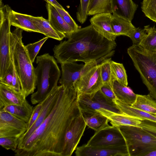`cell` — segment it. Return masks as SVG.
<instances>
[{
  "label": "cell",
  "instance_id": "cell-1",
  "mask_svg": "<svg viewBox=\"0 0 156 156\" xmlns=\"http://www.w3.org/2000/svg\"><path fill=\"white\" fill-rule=\"evenodd\" d=\"M82 114L74 87L64 88L50 113L23 142L15 156H62L66 133Z\"/></svg>",
  "mask_w": 156,
  "mask_h": 156
},
{
  "label": "cell",
  "instance_id": "cell-2",
  "mask_svg": "<svg viewBox=\"0 0 156 156\" xmlns=\"http://www.w3.org/2000/svg\"><path fill=\"white\" fill-rule=\"evenodd\" d=\"M67 38L53 49L54 56L60 64L79 61L99 64L113 55L116 46L115 41L105 38L91 24L73 31Z\"/></svg>",
  "mask_w": 156,
  "mask_h": 156
},
{
  "label": "cell",
  "instance_id": "cell-3",
  "mask_svg": "<svg viewBox=\"0 0 156 156\" xmlns=\"http://www.w3.org/2000/svg\"><path fill=\"white\" fill-rule=\"evenodd\" d=\"M22 29L16 28L10 35L11 61L20 80L21 91L26 98L36 89L35 68L22 41Z\"/></svg>",
  "mask_w": 156,
  "mask_h": 156
},
{
  "label": "cell",
  "instance_id": "cell-4",
  "mask_svg": "<svg viewBox=\"0 0 156 156\" xmlns=\"http://www.w3.org/2000/svg\"><path fill=\"white\" fill-rule=\"evenodd\" d=\"M35 68L37 91L32 94L30 101L33 105L38 104L56 86L61 71L54 57L45 53L37 57Z\"/></svg>",
  "mask_w": 156,
  "mask_h": 156
},
{
  "label": "cell",
  "instance_id": "cell-5",
  "mask_svg": "<svg viewBox=\"0 0 156 156\" xmlns=\"http://www.w3.org/2000/svg\"><path fill=\"white\" fill-rule=\"evenodd\" d=\"M127 53L149 91V94L156 100V51L133 44L128 48Z\"/></svg>",
  "mask_w": 156,
  "mask_h": 156
},
{
  "label": "cell",
  "instance_id": "cell-6",
  "mask_svg": "<svg viewBox=\"0 0 156 156\" xmlns=\"http://www.w3.org/2000/svg\"><path fill=\"white\" fill-rule=\"evenodd\" d=\"M118 127L124 138L130 156H144L146 153L156 149V137L141 127Z\"/></svg>",
  "mask_w": 156,
  "mask_h": 156
},
{
  "label": "cell",
  "instance_id": "cell-7",
  "mask_svg": "<svg viewBox=\"0 0 156 156\" xmlns=\"http://www.w3.org/2000/svg\"><path fill=\"white\" fill-rule=\"evenodd\" d=\"M12 10L7 5L0 8V79L5 77L11 63L10 35Z\"/></svg>",
  "mask_w": 156,
  "mask_h": 156
},
{
  "label": "cell",
  "instance_id": "cell-8",
  "mask_svg": "<svg viewBox=\"0 0 156 156\" xmlns=\"http://www.w3.org/2000/svg\"><path fill=\"white\" fill-rule=\"evenodd\" d=\"M78 95L81 110L98 112L108 118L115 114H122L115 101L106 97L100 90L92 95Z\"/></svg>",
  "mask_w": 156,
  "mask_h": 156
},
{
  "label": "cell",
  "instance_id": "cell-9",
  "mask_svg": "<svg viewBox=\"0 0 156 156\" xmlns=\"http://www.w3.org/2000/svg\"><path fill=\"white\" fill-rule=\"evenodd\" d=\"M103 85L101 75V64L96 62L85 64L83 71L75 81L73 87L78 95H92Z\"/></svg>",
  "mask_w": 156,
  "mask_h": 156
},
{
  "label": "cell",
  "instance_id": "cell-10",
  "mask_svg": "<svg viewBox=\"0 0 156 156\" xmlns=\"http://www.w3.org/2000/svg\"><path fill=\"white\" fill-rule=\"evenodd\" d=\"M85 145L106 147L126 145L119 127L112 125L96 132Z\"/></svg>",
  "mask_w": 156,
  "mask_h": 156
},
{
  "label": "cell",
  "instance_id": "cell-11",
  "mask_svg": "<svg viewBox=\"0 0 156 156\" xmlns=\"http://www.w3.org/2000/svg\"><path fill=\"white\" fill-rule=\"evenodd\" d=\"M64 88L62 85H57L51 90L42 101V108L37 118L30 128L19 138L18 145L24 142L48 116L55 106L58 97Z\"/></svg>",
  "mask_w": 156,
  "mask_h": 156
},
{
  "label": "cell",
  "instance_id": "cell-12",
  "mask_svg": "<svg viewBox=\"0 0 156 156\" xmlns=\"http://www.w3.org/2000/svg\"><path fill=\"white\" fill-rule=\"evenodd\" d=\"M86 126L82 114L73 120L65 135L62 156L72 155L77 147Z\"/></svg>",
  "mask_w": 156,
  "mask_h": 156
},
{
  "label": "cell",
  "instance_id": "cell-13",
  "mask_svg": "<svg viewBox=\"0 0 156 156\" xmlns=\"http://www.w3.org/2000/svg\"><path fill=\"white\" fill-rule=\"evenodd\" d=\"M27 130V123L11 114L0 111V137L18 138Z\"/></svg>",
  "mask_w": 156,
  "mask_h": 156
},
{
  "label": "cell",
  "instance_id": "cell-14",
  "mask_svg": "<svg viewBox=\"0 0 156 156\" xmlns=\"http://www.w3.org/2000/svg\"><path fill=\"white\" fill-rule=\"evenodd\" d=\"M76 156H130L126 145L114 147H91L85 144L77 147Z\"/></svg>",
  "mask_w": 156,
  "mask_h": 156
},
{
  "label": "cell",
  "instance_id": "cell-15",
  "mask_svg": "<svg viewBox=\"0 0 156 156\" xmlns=\"http://www.w3.org/2000/svg\"><path fill=\"white\" fill-rule=\"evenodd\" d=\"M62 69L60 85L65 88L74 87L75 81L80 77L84 69L85 64L75 62H67L60 64Z\"/></svg>",
  "mask_w": 156,
  "mask_h": 156
},
{
  "label": "cell",
  "instance_id": "cell-16",
  "mask_svg": "<svg viewBox=\"0 0 156 156\" xmlns=\"http://www.w3.org/2000/svg\"><path fill=\"white\" fill-rule=\"evenodd\" d=\"M112 16L110 13H98L93 15L90 21V24L104 37L109 41H114L117 36L111 26Z\"/></svg>",
  "mask_w": 156,
  "mask_h": 156
},
{
  "label": "cell",
  "instance_id": "cell-17",
  "mask_svg": "<svg viewBox=\"0 0 156 156\" xmlns=\"http://www.w3.org/2000/svg\"><path fill=\"white\" fill-rule=\"evenodd\" d=\"M22 92L0 83V109L6 106L23 105L27 101Z\"/></svg>",
  "mask_w": 156,
  "mask_h": 156
},
{
  "label": "cell",
  "instance_id": "cell-18",
  "mask_svg": "<svg viewBox=\"0 0 156 156\" xmlns=\"http://www.w3.org/2000/svg\"><path fill=\"white\" fill-rule=\"evenodd\" d=\"M110 3L113 14L132 21L138 7L132 0H111Z\"/></svg>",
  "mask_w": 156,
  "mask_h": 156
},
{
  "label": "cell",
  "instance_id": "cell-19",
  "mask_svg": "<svg viewBox=\"0 0 156 156\" xmlns=\"http://www.w3.org/2000/svg\"><path fill=\"white\" fill-rule=\"evenodd\" d=\"M46 7L48 12V20L51 25L55 30L63 34L67 38L74 31L73 30L65 21L54 6L47 3Z\"/></svg>",
  "mask_w": 156,
  "mask_h": 156
},
{
  "label": "cell",
  "instance_id": "cell-20",
  "mask_svg": "<svg viewBox=\"0 0 156 156\" xmlns=\"http://www.w3.org/2000/svg\"><path fill=\"white\" fill-rule=\"evenodd\" d=\"M29 17L40 33L46 37L59 41L66 37L64 34L55 30L48 20L42 16L36 17L29 15Z\"/></svg>",
  "mask_w": 156,
  "mask_h": 156
},
{
  "label": "cell",
  "instance_id": "cell-21",
  "mask_svg": "<svg viewBox=\"0 0 156 156\" xmlns=\"http://www.w3.org/2000/svg\"><path fill=\"white\" fill-rule=\"evenodd\" d=\"M87 126L95 132L108 127V118L98 112L81 110Z\"/></svg>",
  "mask_w": 156,
  "mask_h": 156
},
{
  "label": "cell",
  "instance_id": "cell-22",
  "mask_svg": "<svg viewBox=\"0 0 156 156\" xmlns=\"http://www.w3.org/2000/svg\"><path fill=\"white\" fill-rule=\"evenodd\" d=\"M11 24L17 28L29 32L40 33L29 17V15L21 13L12 10Z\"/></svg>",
  "mask_w": 156,
  "mask_h": 156
},
{
  "label": "cell",
  "instance_id": "cell-23",
  "mask_svg": "<svg viewBox=\"0 0 156 156\" xmlns=\"http://www.w3.org/2000/svg\"><path fill=\"white\" fill-rule=\"evenodd\" d=\"M33 108L27 101L22 105L6 106L0 109V111L8 112L27 123L30 118Z\"/></svg>",
  "mask_w": 156,
  "mask_h": 156
},
{
  "label": "cell",
  "instance_id": "cell-24",
  "mask_svg": "<svg viewBox=\"0 0 156 156\" xmlns=\"http://www.w3.org/2000/svg\"><path fill=\"white\" fill-rule=\"evenodd\" d=\"M112 89L116 99L119 101L130 106L135 102L136 94L129 87L115 80L113 83Z\"/></svg>",
  "mask_w": 156,
  "mask_h": 156
},
{
  "label": "cell",
  "instance_id": "cell-25",
  "mask_svg": "<svg viewBox=\"0 0 156 156\" xmlns=\"http://www.w3.org/2000/svg\"><path fill=\"white\" fill-rule=\"evenodd\" d=\"M111 25L112 30L117 37L120 35L127 36L136 28L131 21L124 17L114 14L112 16Z\"/></svg>",
  "mask_w": 156,
  "mask_h": 156
},
{
  "label": "cell",
  "instance_id": "cell-26",
  "mask_svg": "<svg viewBox=\"0 0 156 156\" xmlns=\"http://www.w3.org/2000/svg\"><path fill=\"white\" fill-rule=\"evenodd\" d=\"M115 102L122 114L140 118L142 120H148L156 122V115L142 111L124 103L116 99Z\"/></svg>",
  "mask_w": 156,
  "mask_h": 156
},
{
  "label": "cell",
  "instance_id": "cell-27",
  "mask_svg": "<svg viewBox=\"0 0 156 156\" xmlns=\"http://www.w3.org/2000/svg\"><path fill=\"white\" fill-rule=\"evenodd\" d=\"M131 107L156 115V100L150 94H136V100Z\"/></svg>",
  "mask_w": 156,
  "mask_h": 156
},
{
  "label": "cell",
  "instance_id": "cell-28",
  "mask_svg": "<svg viewBox=\"0 0 156 156\" xmlns=\"http://www.w3.org/2000/svg\"><path fill=\"white\" fill-rule=\"evenodd\" d=\"M112 126H129L138 127L141 122V119L123 114H115L108 118Z\"/></svg>",
  "mask_w": 156,
  "mask_h": 156
},
{
  "label": "cell",
  "instance_id": "cell-29",
  "mask_svg": "<svg viewBox=\"0 0 156 156\" xmlns=\"http://www.w3.org/2000/svg\"><path fill=\"white\" fill-rule=\"evenodd\" d=\"M110 2L111 0H90L88 15L93 16L103 12L112 13Z\"/></svg>",
  "mask_w": 156,
  "mask_h": 156
},
{
  "label": "cell",
  "instance_id": "cell-30",
  "mask_svg": "<svg viewBox=\"0 0 156 156\" xmlns=\"http://www.w3.org/2000/svg\"><path fill=\"white\" fill-rule=\"evenodd\" d=\"M144 28L147 34L139 45L148 50L156 51V27L147 25Z\"/></svg>",
  "mask_w": 156,
  "mask_h": 156
},
{
  "label": "cell",
  "instance_id": "cell-31",
  "mask_svg": "<svg viewBox=\"0 0 156 156\" xmlns=\"http://www.w3.org/2000/svg\"><path fill=\"white\" fill-rule=\"evenodd\" d=\"M111 57L105 58L100 63L101 75L103 84L109 86L112 88L115 81L113 78L111 68Z\"/></svg>",
  "mask_w": 156,
  "mask_h": 156
},
{
  "label": "cell",
  "instance_id": "cell-32",
  "mask_svg": "<svg viewBox=\"0 0 156 156\" xmlns=\"http://www.w3.org/2000/svg\"><path fill=\"white\" fill-rule=\"evenodd\" d=\"M111 65L112 74L114 80H116L124 85L127 86V76L123 64L112 60Z\"/></svg>",
  "mask_w": 156,
  "mask_h": 156
},
{
  "label": "cell",
  "instance_id": "cell-33",
  "mask_svg": "<svg viewBox=\"0 0 156 156\" xmlns=\"http://www.w3.org/2000/svg\"><path fill=\"white\" fill-rule=\"evenodd\" d=\"M141 8L146 17L156 23V0H143Z\"/></svg>",
  "mask_w": 156,
  "mask_h": 156
},
{
  "label": "cell",
  "instance_id": "cell-34",
  "mask_svg": "<svg viewBox=\"0 0 156 156\" xmlns=\"http://www.w3.org/2000/svg\"><path fill=\"white\" fill-rule=\"evenodd\" d=\"M48 38L46 37L37 42L25 45L29 58L33 63L41 47Z\"/></svg>",
  "mask_w": 156,
  "mask_h": 156
},
{
  "label": "cell",
  "instance_id": "cell-35",
  "mask_svg": "<svg viewBox=\"0 0 156 156\" xmlns=\"http://www.w3.org/2000/svg\"><path fill=\"white\" fill-rule=\"evenodd\" d=\"M90 0H80V3L76 13V18L81 24L84 23L87 19L88 10Z\"/></svg>",
  "mask_w": 156,
  "mask_h": 156
},
{
  "label": "cell",
  "instance_id": "cell-36",
  "mask_svg": "<svg viewBox=\"0 0 156 156\" xmlns=\"http://www.w3.org/2000/svg\"><path fill=\"white\" fill-rule=\"evenodd\" d=\"M19 138L15 137H0V145L7 150L14 151L17 149Z\"/></svg>",
  "mask_w": 156,
  "mask_h": 156
},
{
  "label": "cell",
  "instance_id": "cell-37",
  "mask_svg": "<svg viewBox=\"0 0 156 156\" xmlns=\"http://www.w3.org/2000/svg\"><path fill=\"white\" fill-rule=\"evenodd\" d=\"M147 34L145 29L136 28L127 34V36L132 40L133 44L139 45Z\"/></svg>",
  "mask_w": 156,
  "mask_h": 156
},
{
  "label": "cell",
  "instance_id": "cell-38",
  "mask_svg": "<svg viewBox=\"0 0 156 156\" xmlns=\"http://www.w3.org/2000/svg\"><path fill=\"white\" fill-rule=\"evenodd\" d=\"M65 21L75 31L79 29V26L64 9H62L55 7Z\"/></svg>",
  "mask_w": 156,
  "mask_h": 156
},
{
  "label": "cell",
  "instance_id": "cell-39",
  "mask_svg": "<svg viewBox=\"0 0 156 156\" xmlns=\"http://www.w3.org/2000/svg\"><path fill=\"white\" fill-rule=\"evenodd\" d=\"M139 126L156 137V122L143 120Z\"/></svg>",
  "mask_w": 156,
  "mask_h": 156
},
{
  "label": "cell",
  "instance_id": "cell-40",
  "mask_svg": "<svg viewBox=\"0 0 156 156\" xmlns=\"http://www.w3.org/2000/svg\"><path fill=\"white\" fill-rule=\"evenodd\" d=\"M42 105V102L41 101L33 107L30 118L29 122L27 123L26 131L30 128L36 120L40 112Z\"/></svg>",
  "mask_w": 156,
  "mask_h": 156
},
{
  "label": "cell",
  "instance_id": "cell-41",
  "mask_svg": "<svg viewBox=\"0 0 156 156\" xmlns=\"http://www.w3.org/2000/svg\"><path fill=\"white\" fill-rule=\"evenodd\" d=\"M13 78V67L12 62L5 77L0 79V83L12 87Z\"/></svg>",
  "mask_w": 156,
  "mask_h": 156
},
{
  "label": "cell",
  "instance_id": "cell-42",
  "mask_svg": "<svg viewBox=\"0 0 156 156\" xmlns=\"http://www.w3.org/2000/svg\"><path fill=\"white\" fill-rule=\"evenodd\" d=\"M100 90L108 99L114 101L116 99L112 88L109 86L103 84Z\"/></svg>",
  "mask_w": 156,
  "mask_h": 156
},
{
  "label": "cell",
  "instance_id": "cell-43",
  "mask_svg": "<svg viewBox=\"0 0 156 156\" xmlns=\"http://www.w3.org/2000/svg\"><path fill=\"white\" fill-rule=\"evenodd\" d=\"M47 2V3H49L55 7H57L60 9H63L64 8L56 0H44Z\"/></svg>",
  "mask_w": 156,
  "mask_h": 156
},
{
  "label": "cell",
  "instance_id": "cell-44",
  "mask_svg": "<svg viewBox=\"0 0 156 156\" xmlns=\"http://www.w3.org/2000/svg\"><path fill=\"white\" fill-rule=\"evenodd\" d=\"M144 156H156V149L146 153Z\"/></svg>",
  "mask_w": 156,
  "mask_h": 156
},
{
  "label": "cell",
  "instance_id": "cell-45",
  "mask_svg": "<svg viewBox=\"0 0 156 156\" xmlns=\"http://www.w3.org/2000/svg\"><path fill=\"white\" fill-rule=\"evenodd\" d=\"M3 5L2 2V0H0V7H2Z\"/></svg>",
  "mask_w": 156,
  "mask_h": 156
}]
</instances>
